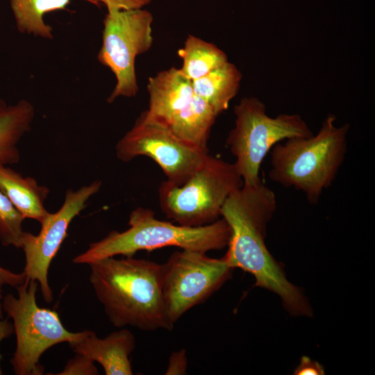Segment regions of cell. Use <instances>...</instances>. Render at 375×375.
<instances>
[{
    "mask_svg": "<svg viewBox=\"0 0 375 375\" xmlns=\"http://www.w3.org/2000/svg\"><path fill=\"white\" fill-rule=\"evenodd\" d=\"M75 353L97 362L106 375H132L130 356L135 347V339L127 328H121L104 338L86 330L80 339L68 343Z\"/></svg>",
    "mask_w": 375,
    "mask_h": 375,
    "instance_id": "12",
    "label": "cell"
},
{
    "mask_svg": "<svg viewBox=\"0 0 375 375\" xmlns=\"http://www.w3.org/2000/svg\"><path fill=\"white\" fill-rule=\"evenodd\" d=\"M295 375H323L324 370L318 362L310 360L307 356H303L300 364L294 371Z\"/></svg>",
    "mask_w": 375,
    "mask_h": 375,
    "instance_id": "25",
    "label": "cell"
},
{
    "mask_svg": "<svg viewBox=\"0 0 375 375\" xmlns=\"http://www.w3.org/2000/svg\"><path fill=\"white\" fill-rule=\"evenodd\" d=\"M39 283L33 279L16 288L17 297H3L2 308L12 319L16 336V349L10 360L16 375H42L40 364L43 353L62 342L69 343L82 338L85 331L72 333L63 326L57 312L39 307L36 292Z\"/></svg>",
    "mask_w": 375,
    "mask_h": 375,
    "instance_id": "7",
    "label": "cell"
},
{
    "mask_svg": "<svg viewBox=\"0 0 375 375\" xmlns=\"http://www.w3.org/2000/svg\"><path fill=\"white\" fill-rule=\"evenodd\" d=\"M26 279V276L24 272L16 273L0 266V319L3 318L2 308L3 287L9 285L16 288L23 284Z\"/></svg>",
    "mask_w": 375,
    "mask_h": 375,
    "instance_id": "22",
    "label": "cell"
},
{
    "mask_svg": "<svg viewBox=\"0 0 375 375\" xmlns=\"http://www.w3.org/2000/svg\"><path fill=\"white\" fill-rule=\"evenodd\" d=\"M24 217L0 190V241L3 246L21 247Z\"/></svg>",
    "mask_w": 375,
    "mask_h": 375,
    "instance_id": "20",
    "label": "cell"
},
{
    "mask_svg": "<svg viewBox=\"0 0 375 375\" xmlns=\"http://www.w3.org/2000/svg\"><path fill=\"white\" fill-rule=\"evenodd\" d=\"M13 333L14 327L10 319L8 317L0 319V344L3 340L10 338ZM2 358L3 356L0 353V375L3 374L1 365Z\"/></svg>",
    "mask_w": 375,
    "mask_h": 375,
    "instance_id": "26",
    "label": "cell"
},
{
    "mask_svg": "<svg viewBox=\"0 0 375 375\" xmlns=\"http://www.w3.org/2000/svg\"><path fill=\"white\" fill-rule=\"evenodd\" d=\"M276 206L274 192L261 180L254 185L243 184L234 191L221 211L231 228L224 257L231 268L251 274L256 286L278 294L290 313L310 315L304 296L287 280L265 244L267 224Z\"/></svg>",
    "mask_w": 375,
    "mask_h": 375,
    "instance_id": "1",
    "label": "cell"
},
{
    "mask_svg": "<svg viewBox=\"0 0 375 375\" xmlns=\"http://www.w3.org/2000/svg\"><path fill=\"white\" fill-rule=\"evenodd\" d=\"M208 154L180 139L146 111L116 145L119 160L128 162L140 156L149 157L160 167L166 181L176 185L183 183Z\"/></svg>",
    "mask_w": 375,
    "mask_h": 375,
    "instance_id": "10",
    "label": "cell"
},
{
    "mask_svg": "<svg viewBox=\"0 0 375 375\" xmlns=\"http://www.w3.org/2000/svg\"><path fill=\"white\" fill-rule=\"evenodd\" d=\"M266 110L265 103L255 97H245L234 107L235 126L226 143L235 158L234 165L244 185L261 180V164L276 144L314 135L300 115L281 113L272 117Z\"/></svg>",
    "mask_w": 375,
    "mask_h": 375,
    "instance_id": "5",
    "label": "cell"
},
{
    "mask_svg": "<svg viewBox=\"0 0 375 375\" xmlns=\"http://www.w3.org/2000/svg\"><path fill=\"white\" fill-rule=\"evenodd\" d=\"M206 253L174 252L164 265L162 296L167 318L174 326L190 309L203 303L229 278L231 268L225 257Z\"/></svg>",
    "mask_w": 375,
    "mask_h": 375,
    "instance_id": "9",
    "label": "cell"
},
{
    "mask_svg": "<svg viewBox=\"0 0 375 375\" xmlns=\"http://www.w3.org/2000/svg\"><path fill=\"white\" fill-rule=\"evenodd\" d=\"M242 185L234 163L208 154L181 185L162 182L159 203L167 218L178 225L204 226L219 219L226 199Z\"/></svg>",
    "mask_w": 375,
    "mask_h": 375,
    "instance_id": "6",
    "label": "cell"
},
{
    "mask_svg": "<svg viewBox=\"0 0 375 375\" xmlns=\"http://www.w3.org/2000/svg\"><path fill=\"white\" fill-rule=\"evenodd\" d=\"M217 117L210 105L194 94L185 109L172 118L167 126L188 144L208 151L207 143Z\"/></svg>",
    "mask_w": 375,
    "mask_h": 375,
    "instance_id": "16",
    "label": "cell"
},
{
    "mask_svg": "<svg viewBox=\"0 0 375 375\" xmlns=\"http://www.w3.org/2000/svg\"><path fill=\"white\" fill-rule=\"evenodd\" d=\"M188 369V358L185 349L174 351L169 358L166 375L185 374Z\"/></svg>",
    "mask_w": 375,
    "mask_h": 375,
    "instance_id": "23",
    "label": "cell"
},
{
    "mask_svg": "<svg viewBox=\"0 0 375 375\" xmlns=\"http://www.w3.org/2000/svg\"><path fill=\"white\" fill-rule=\"evenodd\" d=\"M35 115L33 106L22 99L8 105L0 97V165L19 161L18 144L31 128Z\"/></svg>",
    "mask_w": 375,
    "mask_h": 375,
    "instance_id": "15",
    "label": "cell"
},
{
    "mask_svg": "<svg viewBox=\"0 0 375 375\" xmlns=\"http://www.w3.org/2000/svg\"><path fill=\"white\" fill-rule=\"evenodd\" d=\"M153 17L147 10H108L103 20L102 44L97 59L116 77L115 87L107 99L133 97L138 92L135 61L152 45Z\"/></svg>",
    "mask_w": 375,
    "mask_h": 375,
    "instance_id": "8",
    "label": "cell"
},
{
    "mask_svg": "<svg viewBox=\"0 0 375 375\" xmlns=\"http://www.w3.org/2000/svg\"><path fill=\"white\" fill-rule=\"evenodd\" d=\"M183 60L181 73L194 81L227 62L226 54L212 43L194 35H188L184 47L178 50Z\"/></svg>",
    "mask_w": 375,
    "mask_h": 375,
    "instance_id": "19",
    "label": "cell"
},
{
    "mask_svg": "<svg viewBox=\"0 0 375 375\" xmlns=\"http://www.w3.org/2000/svg\"><path fill=\"white\" fill-rule=\"evenodd\" d=\"M328 114L316 135L292 138L276 144L270 154L269 178L301 191L311 205L334 182L347 152L349 124H335Z\"/></svg>",
    "mask_w": 375,
    "mask_h": 375,
    "instance_id": "3",
    "label": "cell"
},
{
    "mask_svg": "<svg viewBox=\"0 0 375 375\" xmlns=\"http://www.w3.org/2000/svg\"><path fill=\"white\" fill-rule=\"evenodd\" d=\"M94 362L86 356L76 353L69 359L58 375H97L99 374Z\"/></svg>",
    "mask_w": 375,
    "mask_h": 375,
    "instance_id": "21",
    "label": "cell"
},
{
    "mask_svg": "<svg viewBox=\"0 0 375 375\" xmlns=\"http://www.w3.org/2000/svg\"><path fill=\"white\" fill-rule=\"evenodd\" d=\"M106 5L108 10L140 9L149 3L151 0H97Z\"/></svg>",
    "mask_w": 375,
    "mask_h": 375,
    "instance_id": "24",
    "label": "cell"
},
{
    "mask_svg": "<svg viewBox=\"0 0 375 375\" xmlns=\"http://www.w3.org/2000/svg\"><path fill=\"white\" fill-rule=\"evenodd\" d=\"M147 90L149 100L146 112L165 126L185 109L194 95L192 81L175 67L150 77Z\"/></svg>",
    "mask_w": 375,
    "mask_h": 375,
    "instance_id": "13",
    "label": "cell"
},
{
    "mask_svg": "<svg viewBox=\"0 0 375 375\" xmlns=\"http://www.w3.org/2000/svg\"><path fill=\"white\" fill-rule=\"evenodd\" d=\"M128 226L124 231H111L101 240L90 243L73 262L88 265L107 257L133 256L139 251L165 247L207 253L228 246L231 237L230 226L224 218L204 226H185L159 220L152 210L140 207L131 212Z\"/></svg>",
    "mask_w": 375,
    "mask_h": 375,
    "instance_id": "4",
    "label": "cell"
},
{
    "mask_svg": "<svg viewBox=\"0 0 375 375\" xmlns=\"http://www.w3.org/2000/svg\"><path fill=\"white\" fill-rule=\"evenodd\" d=\"M242 73L233 63L227 62L204 76L192 81L194 94L205 100L218 116L228 108L238 94Z\"/></svg>",
    "mask_w": 375,
    "mask_h": 375,
    "instance_id": "17",
    "label": "cell"
},
{
    "mask_svg": "<svg viewBox=\"0 0 375 375\" xmlns=\"http://www.w3.org/2000/svg\"><path fill=\"white\" fill-rule=\"evenodd\" d=\"M101 184V181L96 180L76 191L67 190L62 206L57 212H49L40 223L38 235L26 231L23 233L20 247L25 256L23 272L27 279L38 281L47 303L53 301L48 281L50 264L67 236L70 223L86 207L90 198L99 191Z\"/></svg>",
    "mask_w": 375,
    "mask_h": 375,
    "instance_id": "11",
    "label": "cell"
},
{
    "mask_svg": "<svg viewBox=\"0 0 375 375\" xmlns=\"http://www.w3.org/2000/svg\"><path fill=\"white\" fill-rule=\"evenodd\" d=\"M88 265L90 284L114 326L173 329L162 296L163 264L133 256H112Z\"/></svg>",
    "mask_w": 375,
    "mask_h": 375,
    "instance_id": "2",
    "label": "cell"
},
{
    "mask_svg": "<svg viewBox=\"0 0 375 375\" xmlns=\"http://www.w3.org/2000/svg\"><path fill=\"white\" fill-rule=\"evenodd\" d=\"M0 190L26 218L42 223L49 214L44 201L49 194L47 187L40 185L31 177H24L7 165H0Z\"/></svg>",
    "mask_w": 375,
    "mask_h": 375,
    "instance_id": "14",
    "label": "cell"
},
{
    "mask_svg": "<svg viewBox=\"0 0 375 375\" xmlns=\"http://www.w3.org/2000/svg\"><path fill=\"white\" fill-rule=\"evenodd\" d=\"M16 26L21 33L53 39L52 28L44 22V14L64 9L71 0H9ZM98 5L97 0H84Z\"/></svg>",
    "mask_w": 375,
    "mask_h": 375,
    "instance_id": "18",
    "label": "cell"
}]
</instances>
